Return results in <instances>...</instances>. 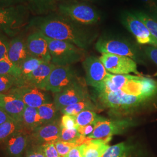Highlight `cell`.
<instances>
[{"label": "cell", "instance_id": "obj_1", "mask_svg": "<svg viewBox=\"0 0 157 157\" xmlns=\"http://www.w3.org/2000/svg\"><path fill=\"white\" fill-rule=\"evenodd\" d=\"M97 95L104 107L121 111L130 110L146 105L157 98V80L130 75L119 90Z\"/></svg>", "mask_w": 157, "mask_h": 157}, {"label": "cell", "instance_id": "obj_2", "mask_svg": "<svg viewBox=\"0 0 157 157\" xmlns=\"http://www.w3.org/2000/svg\"><path fill=\"white\" fill-rule=\"evenodd\" d=\"M37 31L51 39L68 42L86 50L97 37L91 29L61 15L38 17L33 21Z\"/></svg>", "mask_w": 157, "mask_h": 157}, {"label": "cell", "instance_id": "obj_3", "mask_svg": "<svg viewBox=\"0 0 157 157\" xmlns=\"http://www.w3.org/2000/svg\"><path fill=\"white\" fill-rule=\"evenodd\" d=\"M58 10L59 15L87 26L98 22L101 19L99 11L85 2H62L58 6Z\"/></svg>", "mask_w": 157, "mask_h": 157}, {"label": "cell", "instance_id": "obj_4", "mask_svg": "<svg viewBox=\"0 0 157 157\" xmlns=\"http://www.w3.org/2000/svg\"><path fill=\"white\" fill-rule=\"evenodd\" d=\"M29 8L25 4L0 8V30L14 37L28 23Z\"/></svg>", "mask_w": 157, "mask_h": 157}, {"label": "cell", "instance_id": "obj_5", "mask_svg": "<svg viewBox=\"0 0 157 157\" xmlns=\"http://www.w3.org/2000/svg\"><path fill=\"white\" fill-rule=\"evenodd\" d=\"M45 38L48 44L51 62L55 65L71 66L84 58V50L78 46L63 41Z\"/></svg>", "mask_w": 157, "mask_h": 157}, {"label": "cell", "instance_id": "obj_6", "mask_svg": "<svg viewBox=\"0 0 157 157\" xmlns=\"http://www.w3.org/2000/svg\"><path fill=\"white\" fill-rule=\"evenodd\" d=\"M95 49L101 54L109 53L121 56H128L139 60L140 56L136 47L127 40L109 37H101L95 44Z\"/></svg>", "mask_w": 157, "mask_h": 157}, {"label": "cell", "instance_id": "obj_7", "mask_svg": "<svg viewBox=\"0 0 157 157\" xmlns=\"http://www.w3.org/2000/svg\"><path fill=\"white\" fill-rule=\"evenodd\" d=\"M120 19L122 24L135 36L139 44L157 47V40L152 35L146 25L133 12H124L121 13Z\"/></svg>", "mask_w": 157, "mask_h": 157}, {"label": "cell", "instance_id": "obj_8", "mask_svg": "<svg viewBox=\"0 0 157 157\" xmlns=\"http://www.w3.org/2000/svg\"><path fill=\"white\" fill-rule=\"evenodd\" d=\"M89 99L87 88L80 78L67 88L55 94L54 104L58 111L80 101Z\"/></svg>", "mask_w": 157, "mask_h": 157}, {"label": "cell", "instance_id": "obj_9", "mask_svg": "<svg viewBox=\"0 0 157 157\" xmlns=\"http://www.w3.org/2000/svg\"><path fill=\"white\" fill-rule=\"evenodd\" d=\"M99 59L109 73L114 75H129L133 73L141 76L137 70L136 61L128 56L104 53Z\"/></svg>", "mask_w": 157, "mask_h": 157}, {"label": "cell", "instance_id": "obj_10", "mask_svg": "<svg viewBox=\"0 0 157 157\" xmlns=\"http://www.w3.org/2000/svg\"><path fill=\"white\" fill-rule=\"evenodd\" d=\"M75 71L71 66H56L48 78L45 91L57 93L78 81Z\"/></svg>", "mask_w": 157, "mask_h": 157}, {"label": "cell", "instance_id": "obj_11", "mask_svg": "<svg viewBox=\"0 0 157 157\" xmlns=\"http://www.w3.org/2000/svg\"><path fill=\"white\" fill-rule=\"evenodd\" d=\"M130 121L126 120L110 121L100 117L95 123L93 133L88 137L90 139H104L122 133L131 126Z\"/></svg>", "mask_w": 157, "mask_h": 157}, {"label": "cell", "instance_id": "obj_12", "mask_svg": "<svg viewBox=\"0 0 157 157\" xmlns=\"http://www.w3.org/2000/svg\"><path fill=\"white\" fill-rule=\"evenodd\" d=\"M86 73V82L87 85L98 89L109 72L99 58L94 56H87L83 62Z\"/></svg>", "mask_w": 157, "mask_h": 157}, {"label": "cell", "instance_id": "obj_13", "mask_svg": "<svg viewBox=\"0 0 157 157\" xmlns=\"http://www.w3.org/2000/svg\"><path fill=\"white\" fill-rule=\"evenodd\" d=\"M44 91L36 87L21 86L12 89L10 94L19 97L26 107L38 108L50 101Z\"/></svg>", "mask_w": 157, "mask_h": 157}, {"label": "cell", "instance_id": "obj_14", "mask_svg": "<svg viewBox=\"0 0 157 157\" xmlns=\"http://www.w3.org/2000/svg\"><path fill=\"white\" fill-rule=\"evenodd\" d=\"M55 67L51 62H43L26 77L17 81V87H32L45 90L48 78Z\"/></svg>", "mask_w": 157, "mask_h": 157}, {"label": "cell", "instance_id": "obj_15", "mask_svg": "<svg viewBox=\"0 0 157 157\" xmlns=\"http://www.w3.org/2000/svg\"><path fill=\"white\" fill-rule=\"evenodd\" d=\"M26 43L29 56L39 58L44 62H51V58L45 36L36 31L29 36Z\"/></svg>", "mask_w": 157, "mask_h": 157}, {"label": "cell", "instance_id": "obj_16", "mask_svg": "<svg viewBox=\"0 0 157 157\" xmlns=\"http://www.w3.org/2000/svg\"><path fill=\"white\" fill-rule=\"evenodd\" d=\"M61 131V123L56 119L34 130L32 136L35 140L41 144L47 143H55L59 140Z\"/></svg>", "mask_w": 157, "mask_h": 157}, {"label": "cell", "instance_id": "obj_17", "mask_svg": "<svg viewBox=\"0 0 157 157\" xmlns=\"http://www.w3.org/2000/svg\"><path fill=\"white\" fill-rule=\"evenodd\" d=\"M2 107L6 113L15 121L21 124L23 114L26 107L24 102L13 94H2Z\"/></svg>", "mask_w": 157, "mask_h": 157}, {"label": "cell", "instance_id": "obj_18", "mask_svg": "<svg viewBox=\"0 0 157 157\" xmlns=\"http://www.w3.org/2000/svg\"><path fill=\"white\" fill-rule=\"evenodd\" d=\"M112 137L104 139H90L78 146L82 157H101L109 147Z\"/></svg>", "mask_w": 157, "mask_h": 157}, {"label": "cell", "instance_id": "obj_19", "mask_svg": "<svg viewBox=\"0 0 157 157\" xmlns=\"http://www.w3.org/2000/svg\"><path fill=\"white\" fill-rule=\"evenodd\" d=\"M29 56L26 41L21 37H15L8 45V56L9 59L19 67L21 63Z\"/></svg>", "mask_w": 157, "mask_h": 157}, {"label": "cell", "instance_id": "obj_20", "mask_svg": "<svg viewBox=\"0 0 157 157\" xmlns=\"http://www.w3.org/2000/svg\"><path fill=\"white\" fill-rule=\"evenodd\" d=\"M6 149L12 157H19L26 150L28 143V136L22 131L17 130L6 141Z\"/></svg>", "mask_w": 157, "mask_h": 157}, {"label": "cell", "instance_id": "obj_21", "mask_svg": "<svg viewBox=\"0 0 157 157\" xmlns=\"http://www.w3.org/2000/svg\"><path fill=\"white\" fill-rule=\"evenodd\" d=\"M27 129L32 131L43 125L37 108L26 107L23 114L22 123Z\"/></svg>", "mask_w": 157, "mask_h": 157}, {"label": "cell", "instance_id": "obj_22", "mask_svg": "<svg viewBox=\"0 0 157 157\" xmlns=\"http://www.w3.org/2000/svg\"><path fill=\"white\" fill-rule=\"evenodd\" d=\"M61 0H26L29 8L36 14H43L56 7Z\"/></svg>", "mask_w": 157, "mask_h": 157}, {"label": "cell", "instance_id": "obj_23", "mask_svg": "<svg viewBox=\"0 0 157 157\" xmlns=\"http://www.w3.org/2000/svg\"><path fill=\"white\" fill-rule=\"evenodd\" d=\"M89 139V137L80 135L76 128L69 129L61 128L59 140L75 143L79 146Z\"/></svg>", "mask_w": 157, "mask_h": 157}, {"label": "cell", "instance_id": "obj_24", "mask_svg": "<svg viewBox=\"0 0 157 157\" xmlns=\"http://www.w3.org/2000/svg\"><path fill=\"white\" fill-rule=\"evenodd\" d=\"M43 62H44V61L39 58L29 56L19 66L21 71V75L19 78L17 80V82L26 77L30 73L36 70Z\"/></svg>", "mask_w": 157, "mask_h": 157}, {"label": "cell", "instance_id": "obj_25", "mask_svg": "<svg viewBox=\"0 0 157 157\" xmlns=\"http://www.w3.org/2000/svg\"><path fill=\"white\" fill-rule=\"evenodd\" d=\"M96 107L89 99L73 104L63 108L61 111L63 114L76 115L85 110L94 111Z\"/></svg>", "mask_w": 157, "mask_h": 157}, {"label": "cell", "instance_id": "obj_26", "mask_svg": "<svg viewBox=\"0 0 157 157\" xmlns=\"http://www.w3.org/2000/svg\"><path fill=\"white\" fill-rule=\"evenodd\" d=\"M38 113L43 124L53 122L56 120L58 110L54 103H46L37 108Z\"/></svg>", "mask_w": 157, "mask_h": 157}, {"label": "cell", "instance_id": "obj_27", "mask_svg": "<svg viewBox=\"0 0 157 157\" xmlns=\"http://www.w3.org/2000/svg\"><path fill=\"white\" fill-rule=\"evenodd\" d=\"M21 124L15 121H8L0 124V144L6 142L15 132L21 129Z\"/></svg>", "mask_w": 157, "mask_h": 157}, {"label": "cell", "instance_id": "obj_28", "mask_svg": "<svg viewBox=\"0 0 157 157\" xmlns=\"http://www.w3.org/2000/svg\"><path fill=\"white\" fill-rule=\"evenodd\" d=\"M73 116L77 124V127L84 126L90 124H95L97 121L100 117L92 110H85Z\"/></svg>", "mask_w": 157, "mask_h": 157}, {"label": "cell", "instance_id": "obj_29", "mask_svg": "<svg viewBox=\"0 0 157 157\" xmlns=\"http://www.w3.org/2000/svg\"><path fill=\"white\" fill-rule=\"evenodd\" d=\"M0 75H9L17 80L21 77V71L19 67L15 65L9 59L0 60Z\"/></svg>", "mask_w": 157, "mask_h": 157}, {"label": "cell", "instance_id": "obj_30", "mask_svg": "<svg viewBox=\"0 0 157 157\" xmlns=\"http://www.w3.org/2000/svg\"><path fill=\"white\" fill-rule=\"evenodd\" d=\"M139 19L144 23L149 29L152 35L157 40V22L145 12L142 11H135L133 12Z\"/></svg>", "mask_w": 157, "mask_h": 157}, {"label": "cell", "instance_id": "obj_31", "mask_svg": "<svg viewBox=\"0 0 157 157\" xmlns=\"http://www.w3.org/2000/svg\"><path fill=\"white\" fill-rule=\"evenodd\" d=\"M128 147L124 143L109 146L101 157H122L124 156Z\"/></svg>", "mask_w": 157, "mask_h": 157}, {"label": "cell", "instance_id": "obj_32", "mask_svg": "<svg viewBox=\"0 0 157 157\" xmlns=\"http://www.w3.org/2000/svg\"><path fill=\"white\" fill-rule=\"evenodd\" d=\"M56 150L59 155L61 157L66 156L67 153L70 151L72 148L78 146V144L72 143H69L66 141L58 140L54 143Z\"/></svg>", "mask_w": 157, "mask_h": 157}, {"label": "cell", "instance_id": "obj_33", "mask_svg": "<svg viewBox=\"0 0 157 157\" xmlns=\"http://www.w3.org/2000/svg\"><path fill=\"white\" fill-rule=\"evenodd\" d=\"M147 14L157 22V0H140Z\"/></svg>", "mask_w": 157, "mask_h": 157}, {"label": "cell", "instance_id": "obj_34", "mask_svg": "<svg viewBox=\"0 0 157 157\" xmlns=\"http://www.w3.org/2000/svg\"><path fill=\"white\" fill-rule=\"evenodd\" d=\"M17 78L9 75H0V93L10 90L16 84Z\"/></svg>", "mask_w": 157, "mask_h": 157}, {"label": "cell", "instance_id": "obj_35", "mask_svg": "<svg viewBox=\"0 0 157 157\" xmlns=\"http://www.w3.org/2000/svg\"><path fill=\"white\" fill-rule=\"evenodd\" d=\"M1 30H0V60L9 59L8 56V48L10 41Z\"/></svg>", "mask_w": 157, "mask_h": 157}, {"label": "cell", "instance_id": "obj_36", "mask_svg": "<svg viewBox=\"0 0 157 157\" xmlns=\"http://www.w3.org/2000/svg\"><path fill=\"white\" fill-rule=\"evenodd\" d=\"M45 157H61L56 150L54 143H47L40 147Z\"/></svg>", "mask_w": 157, "mask_h": 157}, {"label": "cell", "instance_id": "obj_37", "mask_svg": "<svg viewBox=\"0 0 157 157\" xmlns=\"http://www.w3.org/2000/svg\"><path fill=\"white\" fill-rule=\"evenodd\" d=\"M60 123L61 128L69 129L77 128V124L73 115L63 114Z\"/></svg>", "mask_w": 157, "mask_h": 157}, {"label": "cell", "instance_id": "obj_38", "mask_svg": "<svg viewBox=\"0 0 157 157\" xmlns=\"http://www.w3.org/2000/svg\"><path fill=\"white\" fill-rule=\"evenodd\" d=\"M144 52L146 56L157 65V47L148 45L144 48Z\"/></svg>", "mask_w": 157, "mask_h": 157}, {"label": "cell", "instance_id": "obj_39", "mask_svg": "<svg viewBox=\"0 0 157 157\" xmlns=\"http://www.w3.org/2000/svg\"><path fill=\"white\" fill-rule=\"evenodd\" d=\"M95 127V124H90L84 126H78L77 127V130L78 133L84 136L88 137L93 132Z\"/></svg>", "mask_w": 157, "mask_h": 157}, {"label": "cell", "instance_id": "obj_40", "mask_svg": "<svg viewBox=\"0 0 157 157\" xmlns=\"http://www.w3.org/2000/svg\"><path fill=\"white\" fill-rule=\"evenodd\" d=\"M26 0H0V8L24 4Z\"/></svg>", "mask_w": 157, "mask_h": 157}, {"label": "cell", "instance_id": "obj_41", "mask_svg": "<svg viewBox=\"0 0 157 157\" xmlns=\"http://www.w3.org/2000/svg\"><path fill=\"white\" fill-rule=\"evenodd\" d=\"M13 119H12L6 113V111L0 108V124L6 122L8 121H13ZM14 121V120H13Z\"/></svg>", "mask_w": 157, "mask_h": 157}, {"label": "cell", "instance_id": "obj_42", "mask_svg": "<svg viewBox=\"0 0 157 157\" xmlns=\"http://www.w3.org/2000/svg\"><path fill=\"white\" fill-rule=\"evenodd\" d=\"M26 157H45L43 151L41 150L40 148L37 150H32L28 152Z\"/></svg>", "mask_w": 157, "mask_h": 157}, {"label": "cell", "instance_id": "obj_43", "mask_svg": "<svg viewBox=\"0 0 157 157\" xmlns=\"http://www.w3.org/2000/svg\"><path fill=\"white\" fill-rule=\"evenodd\" d=\"M64 157H82L78 149V146L72 148Z\"/></svg>", "mask_w": 157, "mask_h": 157}, {"label": "cell", "instance_id": "obj_44", "mask_svg": "<svg viewBox=\"0 0 157 157\" xmlns=\"http://www.w3.org/2000/svg\"><path fill=\"white\" fill-rule=\"evenodd\" d=\"M78 1H82V2H95L98 0H78Z\"/></svg>", "mask_w": 157, "mask_h": 157}, {"label": "cell", "instance_id": "obj_45", "mask_svg": "<svg viewBox=\"0 0 157 157\" xmlns=\"http://www.w3.org/2000/svg\"><path fill=\"white\" fill-rule=\"evenodd\" d=\"M2 94H3V93H0V108L2 107Z\"/></svg>", "mask_w": 157, "mask_h": 157}, {"label": "cell", "instance_id": "obj_46", "mask_svg": "<svg viewBox=\"0 0 157 157\" xmlns=\"http://www.w3.org/2000/svg\"><path fill=\"white\" fill-rule=\"evenodd\" d=\"M126 157V156H125V155H124V156H123V157Z\"/></svg>", "mask_w": 157, "mask_h": 157}]
</instances>
